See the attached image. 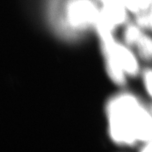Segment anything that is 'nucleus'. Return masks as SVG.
<instances>
[{
	"instance_id": "obj_4",
	"label": "nucleus",
	"mask_w": 152,
	"mask_h": 152,
	"mask_svg": "<svg viewBox=\"0 0 152 152\" xmlns=\"http://www.w3.org/2000/svg\"><path fill=\"white\" fill-rule=\"evenodd\" d=\"M102 46L103 53L105 57L107 69L110 77L113 81L118 85L125 84L126 82V74L118 64L110 48L105 43H102Z\"/></svg>"
},
{
	"instance_id": "obj_7",
	"label": "nucleus",
	"mask_w": 152,
	"mask_h": 152,
	"mask_svg": "<svg viewBox=\"0 0 152 152\" xmlns=\"http://www.w3.org/2000/svg\"><path fill=\"white\" fill-rule=\"evenodd\" d=\"M142 80L146 92L152 98V68L146 69L143 71Z\"/></svg>"
},
{
	"instance_id": "obj_3",
	"label": "nucleus",
	"mask_w": 152,
	"mask_h": 152,
	"mask_svg": "<svg viewBox=\"0 0 152 152\" xmlns=\"http://www.w3.org/2000/svg\"><path fill=\"white\" fill-rule=\"evenodd\" d=\"M99 13L93 4L88 0H76L68 9V17L74 26H83L96 22Z\"/></svg>"
},
{
	"instance_id": "obj_9",
	"label": "nucleus",
	"mask_w": 152,
	"mask_h": 152,
	"mask_svg": "<svg viewBox=\"0 0 152 152\" xmlns=\"http://www.w3.org/2000/svg\"><path fill=\"white\" fill-rule=\"evenodd\" d=\"M141 12L148 11L152 7V0H137Z\"/></svg>"
},
{
	"instance_id": "obj_11",
	"label": "nucleus",
	"mask_w": 152,
	"mask_h": 152,
	"mask_svg": "<svg viewBox=\"0 0 152 152\" xmlns=\"http://www.w3.org/2000/svg\"><path fill=\"white\" fill-rule=\"evenodd\" d=\"M149 16H150V29L152 31V7L149 10Z\"/></svg>"
},
{
	"instance_id": "obj_6",
	"label": "nucleus",
	"mask_w": 152,
	"mask_h": 152,
	"mask_svg": "<svg viewBox=\"0 0 152 152\" xmlns=\"http://www.w3.org/2000/svg\"><path fill=\"white\" fill-rule=\"evenodd\" d=\"M141 28L137 25H129L124 32V40L129 46H135L142 34Z\"/></svg>"
},
{
	"instance_id": "obj_12",
	"label": "nucleus",
	"mask_w": 152,
	"mask_h": 152,
	"mask_svg": "<svg viewBox=\"0 0 152 152\" xmlns=\"http://www.w3.org/2000/svg\"><path fill=\"white\" fill-rule=\"evenodd\" d=\"M102 1H103V2L104 3H108V2H110V1H115V0H102Z\"/></svg>"
},
{
	"instance_id": "obj_10",
	"label": "nucleus",
	"mask_w": 152,
	"mask_h": 152,
	"mask_svg": "<svg viewBox=\"0 0 152 152\" xmlns=\"http://www.w3.org/2000/svg\"><path fill=\"white\" fill-rule=\"evenodd\" d=\"M141 151H152V140L145 142V145L142 146Z\"/></svg>"
},
{
	"instance_id": "obj_1",
	"label": "nucleus",
	"mask_w": 152,
	"mask_h": 152,
	"mask_svg": "<svg viewBox=\"0 0 152 152\" xmlns=\"http://www.w3.org/2000/svg\"><path fill=\"white\" fill-rule=\"evenodd\" d=\"M141 105L139 99L130 93L117 95L108 103L109 129L114 141L126 145H133L137 141L133 131L132 119Z\"/></svg>"
},
{
	"instance_id": "obj_13",
	"label": "nucleus",
	"mask_w": 152,
	"mask_h": 152,
	"mask_svg": "<svg viewBox=\"0 0 152 152\" xmlns=\"http://www.w3.org/2000/svg\"><path fill=\"white\" fill-rule=\"evenodd\" d=\"M148 110H149V111L150 112V113H151V115H152V104H151V106L150 107Z\"/></svg>"
},
{
	"instance_id": "obj_2",
	"label": "nucleus",
	"mask_w": 152,
	"mask_h": 152,
	"mask_svg": "<svg viewBox=\"0 0 152 152\" xmlns=\"http://www.w3.org/2000/svg\"><path fill=\"white\" fill-rule=\"evenodd\" d=\"M102 42L110 48L118 64L126 75L136 76L140 72V64L136 55L128 48L114 41L112 34L101 36Z\"/></svg>"
},
{
	"instance_id": "obj_5",
	"label": "nucleus",
	"mask_w": 152,
	"mask_h": 152,
	"mask_svg": "<svg viewBox=\"0 0 152 152\" xmlns=\"http://www.w3.org/2000/svg\"><path fill=\"white\" fill-rule=\"evenodd\" d=\"M142 59L152 61V37L142 33L135 45Z\"/></svg>"
},
{
	"instance_id": "obj_8",
	"label": "nucleus",
	"mask_w": 152,
	"mask_h": 152,
	"mask_svg": "<svg viewBox=\"0 0 152 152\" xmlns=\"http://www.w3.org/2000/svg\"><path fill=\"white\" fill-rule=\"evenodd\" d=\"M126 8L132 13H139L141 11L137 0H122Z\"/></svg>"
}]
</instances>
